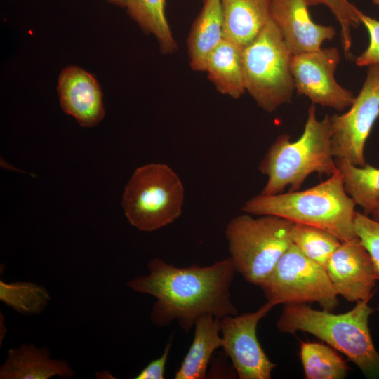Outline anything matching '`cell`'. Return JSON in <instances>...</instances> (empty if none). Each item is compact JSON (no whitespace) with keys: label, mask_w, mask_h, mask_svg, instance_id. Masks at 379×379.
I'll return each instance as SVG.
<instances>
[{"label":"cell","mask_w":379,"mask_h":379,"mask_svg":"<svg viewBox=\"0 0 379 379\" xmlns=\"http://www.w3.org/2000/svg\"><path fill=\"white\" fill-rule=\"evenodd\" d=\"M147 268V274L135 276L126 286L156 298L150 313L155 326L164 327L175 320L188 333L203 316L220 319L237 314L230 291L237 271L230 257L208 266L187 267L154 258Z\"/></svg>","instance_id":"obj_1"},{"label":"cell","mask_w":379,"mask_h":379,"mask_svg":"<svg viewBox=\"0 0 379 379\" xmlns=\"http://www.w3.org/2000/svg\"><path fill=\"white\" fill-rule=\"evenodd\" d=\"M355 206L345 190L338 169L326 180L305 190L259 194L246 201L242 211L250 215H276L321 228L345 241L358 237L354 225Z\"/></svg>","instance_id":"obj_2"},{"label":"cell","mask_w":379,"mask_h":379,"mask_svg":"<svg viewBox=\"0 0 379 379\" xmlns=\"http://www.w3.org/2000/svg\"><path fill=\"white\" fill-rule=\"evenodd\" d=\"M361 300L350 311L333 314L307 304L285 305L277 323L282 333H310L345 354L363 374L379 378V353L371 335L368 319L375 309Z\"/></svg>","instance_id":"obj_3"},{"label":"cell","mask_w":379,"mask_h":379,"mask_svg":"<svg viewBox=\"0 0 379 379\" xmlns=\"http://www.w3.org/2000/svg\"><path fill=\"white\" fill-rule=\"evenodd\" d=\"M259 171L267 177L260 194L281 193L286 187L299 190L313 173L331 175L338 171L331 148L330 116L321 120L316 116L313 104L307 111V121L301 136L291 142L283 134L277 138L260 161Z\"/></svg>","instance_id":"obj_4"},{"label":"cell","mask_w":379,"mask_h":379,"mask_svg":"<svg viewBox=\"0 0 379 379\" xmlns=\"http://www.w3.org/2000/svg\"><path fill=\"white\" fill-rule=\"evenodd\" d=\"M233 218L225 228L230 258L248 283L260 286L292 244L293 222L272 215Z\"/></svg>","instance_id":"obj_5"},{"label":"cell","mask_w":379,"mask_h":379,"mask_svg":"<svg viewBox=\"0 0 379 379\" xmlns=\"http://www.w3.org/2000/svg\"><path fill=\"white\" fill-rule=\"evenodd\" d=\"M292 56L272 19L243 47L246 91L266 112L275 111L292 98L295 89L291 71Z\"/></svg>","instance_id":"obj_6"},{"label":"cell","mask_w":379,"mask_h":379,"mask_svg":"<svg viewBox=\"0 0 379 379\" xmlns=\"http://www.w3.org/2000/svg\"><path fill=\"white\" fill-rule=\"evenodd\" d=\"M183 184L167 164L150 163L137 168L127 182L122 207L129 223L143 232L167 226L181 215Z\"/></svg>","instance_id":"obj_7"},{"label":"cell","mask_w":379,"mask_h":379,"mask_svg":"<svg viewBox=\"0 0 379 379\" xmlns=\"http://www.w3.org/2000/svg\"><path fill=\"white\" fill-rule=\"evenodd\" d=\"M274 306L317 302L326 311L338 305V293L321 265L292 244L259 286Z\"/></svg>","instance_id":"obj_8"},{"label":"cell","mask_w":379,"mask_h":379,"mask_svg":"<svg viewBox=\"0 0 379 379\" xmlns=\"http://www.w3.org/2000/svg\"><path fill=\"white\" fill-rule=\"evenodd\" d=\"M349 108L330 116L332 153L335 159L363 166L366 142L379 116V65L368 66L361 89Z\"/></svg>","instance_id":"obj_9"},{"label":"cell","mask_w":379,"mask_h":379,"mask_svg":"<svg viewBox=\"0 0 379 379\" xmlns=\"http://www.w3.org/2000/svg\"><path fill=\"white\" fill-rule=\"evenodd\" d=\"M273 307L267 302L253 312L220 319L222 348L239 379H270L277 366L270 360L257 337L258 322Z\"/></svg>","instance_id":"obj_10"},{"label":"cell","mask_w":379,"mask_h":379,"mask_svg":"<svg viewBox=\"0 0 379 379\" xmlns=\"http://www.w3.org/2000/svg\"><path fill=\"white\" fill-rule=\"evenodd\" d=\"M340 59L335 47L293 55L291 71L298 93L309 98L314 105L338 111L350 107L355 96L334 77Z\"/></svg>","instance_id":"obj_11"},{"label":"cell","mask_w":379,"mask_h":379,"mask_svg":"<svg viewBox=\"0 0 379 379\" xmlns=\"http://www.w3.org/2000/svg\"><path fill=\"white\" fill-rule=\"evenodd\" d=\"M325 269L338 295L345 300H370L374 295L378 279L371 257L358 237L342 241Z\"/></svg>","instance_id":"obj_12"},{"label":"cell","mask_w":379,"mask_h":379,"mask_svg":"<svg viewBox=\"0 0 379 379\" xmlns=\"http://www.w3.org/2000/svg\"><path fill=\"white\" fill-rule=\"evenodd\" d=\"M308 6L306 0L272 1L271 19L293 55L320 50L335 34L333 27L312 20Z\"/></svg>","instance_id":"obj_13"},{"label":"cell","mask_w":379,"mask_h":379,"mask_svg":"<svg viewBox=\"0 0 379 379\" xmlns=\"http://www.w3.org/2000/svg\"><path fill=\"white\" fill-rule=\"evenodd\" d=\"M58 93L64 112L83 127H92L105 117L100 86L92 74L74 65L60 74Z\"/></svg>","instance_id":"obj_14"},{"label":"cell","mask_w":379,"mask_h":379,"mask_svg":"<svg viewBox=\"0 0 379 379\" xmlns=\"http://www.w3.org/2000/svg\"><path fill=\"white\" fill-rule=\"evenodd\" d=\"M75 375L67 361L52 359L48 347H37L32 343L9 349L0 366L1 379L72 378Z\"/></svg>","instance_id":"obj_15"},{"label":"cell","mask_w":379,"mask_h":379,"mask_svg":"<svg viewBox=\"0 0 379 379\" xmlns=\"http://www.w3.org/2000/svg\"><path fill=\"white\" fill-rule=\"evenodd\" d=\"M225 37L220 0H204L187 40L191 68L204 72L209 55Z\"/></svg>","instance_id":"obj_16"},{"label":"cell","mask_w":379,"mask_h":379,"mask_svg":"<svg viewBox=\"0 0 379 379\" xmlns=\"http://www.w3.org/2000/svg\"><path fill=\"white\" fill-rule=\"evenodd\" d=\"M272 0H220L225 37L242 47L271 19Z\"/></svg>","instance_id":"obj_17"},{"label":"cell","mask_w":379,"mask_h":379,"mask_svg":"<svg viewBox=\"0 0 379 379\" xmlns=\"http://www.w3.org/2000/svg\"><path fill=\"white\" fill-rule=\"evenodd\" d=\"M242 51L241 46L225 37L209 55L204 71L220 93L234 99L246 92Z\"/></svg>","instance_id":"obj_18"},{"label":"cell","mask_w":379,"mask_h":379,"mask_svg":"<svg viewBox=\"0 0 379 379\" xmlns=\"http://www.w3.org/2000/svg\"><path fill=\"white\" fill-rule=\"evenodd\" d=\"M191 345L175 374V379H205L213 352L222 347L220 319L205 315L194 324Z\"/></svg>","instance_id":"obj_19"},{"label":"cell","mask_w":379,"mask_h":379,"mask_svg":"<svg viewBox=\"0 0 379 379\" xmlns=\"http://www.w3.org/2000/svg\"><path fill=\"white\" fill-rule=\"evenodd\" d=\"M347 194L365 215L379 206V168L366 164L359 166L343 159H335Z\"/></svg>","instance_id":"obj_20"},{"label":"cell","mask_w":379,"mask_h":379,"mask_svg":"<svg viewBox=\"0 0 379 379\" xmlns=\"http://www.w3.org/2000/svg\"><path fill=\"white\" fill-rule=\"evenodd\" d=\"M124 8L145 32L155 37L163 53L175 52L178 45L166 16V0H125Z\"/></svg>","instance_id":"obj_21"},{"label":"cell","mask_w":379,"mask_h":379,"mask_svg":"<svg viewBox=\"0 0 379 379\" xmlns=\"http://www.w3.org/2000/svg\"><path fill=\"white\" fill-rule=\"evenodd\" d=\"M300 358L307 379H342L350 370L332 347L320 343L302 342Z\"/></svg>","instance_id":"obj_22"},{"label":"cell","mask_w":379,"mask_h":379,"mask_svg":"<svg viewBox=\"0 0 379 379\" xmlns=\"http://www.w3.org/2000/svg\"><path fill=\"white\" fill-rule=\"evenodd\" d=\"M293 244L309 259L324 268L341 241L333 234L314 226L294 222L290 232Z\"/></svg>","instance_id":"obj_23"},{"label":"cell","mask_w":379,"mask_h":379,"mask_svg":"<svg viewBox=\"0 0 379 379\" xmlns=\"http://www.w3.org/2000/svg\"><path fill=\"white\" fill-rule=\"evenodd\" d=\"M51 300L46 288L35 283L0 281V300L22 315L41 314Z\"/></svg>","instance_id":"obj_24"},{"label":"cell","mask_w":379,"mask_h":379,"mask_svg":"<svg viewBox=\"0 0 379 379\" xmlns=\"http://www.w3.org/2000/svg\"><path fill=\"white\" fill-rule=\"evenodd\" d=\"M309 6L323 4L334 15L340 27L341 44L346 56L352 44L351 29L359 22V10L348 0H306Z\"/></svg>","instance_id":"obj_25"},{"label":"cell","mask_w":379,"mask_h":379,"mask_svg":"<svg viewBox=\"0 0 379 379\" xmlns=\"http://www.w3.org/2000/svg\"><path fill=\"white\" fill-rule=\"evenodd\" d=\"M354 225L357 236L371 257L379 281V221L357 211Z\"/></svg>","instance_id":"obj_26"},{"label":"cell","mask_w":379,"mask_h":379,"mask_svg":"<svg viewBox=\"0 0 379 379\" xmlns=\"http://www.w3.org/2000/svg\"><path fill=\"white\" fill-rule=\"evenodd\" d=\"M359 18L366 27L369 35V44L366 49L356 59L359 67L379 65V21L359 12Z\"/></svg>","instance_id":"obj_27"},{"label":"cell","mask_w":379,"mask_h":379,"mask_svg":"<svg viewBox=\"0 0 379 379\" xmlns=\"http://www.w3.org/2000/svg\"><path fill=\"white\" fill-rule=\"evenodd\" d=\"M171 339L166 344L162 354L150 361L135 377V379H164L165 378V369L170 350L171 349Z\"/></svg>","instance_id":"obj_28"},{"label":"cell","mask_w":379,"mask_h":379,"mask_svg":"<svg viewBox=\"0 0 379 379\" xmlns=\"http://www.w3.org/2000/svg\"><path fill=\"white\" fill-rule=\"evenodd\" d=\"M109 3L119 6L120 7H125V0H107Z\"/></svg>","instance_id":"obj_29"},{"label":"cell","mask_w":379,"mask_h":379,"mask_svg":"<svg viewBox=\"0 0 379 379\" xmlns=\"http://www.w3.org/2000/svg\"><path fill=\"white\" fill-rule=\"evenodd\" d=\"M371 215H372V218L379 221V206Z\"/></svg>","instance_id":"obj_30"},{"label":"cell","mask_w":379,"mask_h":379,"mask_svg":"<svg viewBox=\"0 0 379 379\" xmlns=\"http://www.w3.org/2000/svg\"><path fill=\"white\" fill-rule=\"evenodd\" d=\"M373 3H374L375 4H377V5L379 6V0H373Z\"/></svg>","instance_id":"obj_31"}]
</instances>
